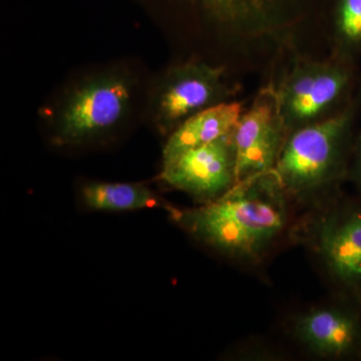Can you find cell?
I'll use <instances>...</instances> for the list:
<instances>
[{"mask_svg":"<svg viewBox=\"0 0 361 361\" xmlns=\"http://www.w3.org/2000/svg\"><path fill=\"white\" fill-rule=\"evenodd\" d=\"M290 203L273 170L241 180L223 196L197 208L171 207L168 212L205 245L256 264L286 231Z\"/></svg>","mask_w":361,"mask_h":361,"instance_id":"cell-1","label":"cell"},{"mask_svg":"<svg viewBox=\"0 0 361 361\" xmlns=\"http://www.w3.org/2000/svg\"><path fill=\"white\" fill-rule=\"evenodd\" d=\"M360 108L356 94L338 113L288 135L274 171L292 202L318 203L348 180Z\"/></svg>","mask_w":361,"mask_h":361,"instance_id":"cell-2","label":"cell"},{"mask_svg":"<svg viewBox=\"0 0 361 361\" xmlns=\"http://www.w3.org/2000/svg\"><path fill=\"white\" fill-rule=\"evenodd\" d=\"M129 71L114 68L73 85L54 114L52 142L78 146L115 130L129 115L135 94Z\"/></svg>","mask_w":361,"mask_h":361,"instance_id":"cell-3","label":"cell"},{"mask_svg":"<svg viewBox=\"0 0 361 361\" xmlns=\"http://www.w3.org/2000/svg\"><path fill=\"white\" fill-rule=\"evenodd\" d=\"M355 82L353 61L334 56L297 59L276 87L289 134L338 113L355 97Z\"/></svg>","mask_w":361,"mask_h":361,"instance_id":"cell-4","label":"cell"},{"mask_svg":"<svg viewBox=\"0 0 361 361\" xmlns=\"http://www.w3.org/2000/svg\"><path fill=\"white\" fill-rule=\"evenodd\" d=\"M300 231L343 298L361 303V199L330 197Z\"/></svg>","mask_w":361,"mask_h":361,"instance_id":"cell-5","label":"cell"},{"mask_svg":"<svg viewBox=\"0 0 361 361\" xmlns=\"http://www.w3.org/2000/svg\"><path fill=\"white\" fill-rule=\"evenodd\" d=\"M235 92L224 66L186 61L161 78L152 97L151 116L159 132L169 135L192 116L232 101Z\"/></svg>","mask_w":361,"mask_h":361,"instance_id":"cell-6","label":"cell"},{"mask_svg":"<svg viewBox=\"0 0 361 361\" xmlns=\"http://www.w3.org/2000/svg\"><path fill=\"white\" fill-rule=\"evenodd\" d=\"M288 135L276 87L268 85L259 90L232 130L237 183L274 170Z\"/></svg>","mask_w":361,"mask_h":361,"instance_id":"cell-7","label":"cell"},{"mask_svg":"<svg viewBox=\"0 0 361 361\" xmlns=\"http://www.w3.org/2000/svg\"><path fill=\"white\" fill-rule=\"evenodd\" d=\"M160 178L201 204L223 196L237 184L232 132L163 164Z\"/></svg>","mask_w":361,"mask_h":361,"instance_id":"cell-8","label":"cell"},{"mask_svg":"<svg viewBox=\"0 0 361 361\" xmlns=\"http://www.w3.org/2000/svg\"><path fill=\"white\" fill-rule=\"evenodd\" d=\"M292 336L311 355L334 360H361V303L343 298L293 316Z\"/></svg>","mask_w":361,"mask_h":361,"instance_id":"cell-9","label":"cell"},{"mask_svg":"<svg viewBox=\"0 0 361 361\" xmlns=\"http://www.w3.org/2000/svg\"><path fill=\"white\" fill-rule=\"evenodd\" d=\"M244 110L243 104L229 101L192 116L168 135L163 149V164L230 134Z\"/></svg>","mask_w":361,"mask_h":361,"instance_id":"cell-10","label":"cell"},{"mask_svg":"<svg viewBox=\"0 0 361 361\" xmlns=\"http://www.w3.org/2000/svg\"><path fill=\"white\" fill-rule=\"evenodd\" d=\"M85 205L90 210L123 212L142 209L163 208L171 205L142 184L92 182L82 190Z\"/></svg>","mask_w":361,"mask_h":361,"instance_id":"cell-11","label":"cell"},{"mask_svg":"<svg viewBox=\"0 0 361 361\" xmlns=\"http://www.w3.org/2000/svg\"><path fill=\"white\" fill-rule=\"evenodd\" d=\"M332 56L355 63L361 54V0H336Z\"/></svg>","mask_w":361,"mask_h":361,"instance_id":"cell-12","label":"cell"},{"mask_svg":"<svg viewBox=\"0 0 361 361\" xmlns=\"http://www.w3.org/2000/svg\"><path fill=\"white\" fill-rule=\"evenodd\" d=\"M346 180H349L355 186L358 198L361 199V125L356 129Z\"/></svg>","mask_w":361,"mask_h":361,"instance_id":"cell-13","label":"cell"}]
</instances>
